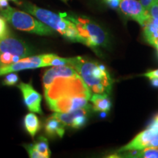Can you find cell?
I'll return each mask as SVG.
<instances>
[{
    "instance_id": "obj_20",
    "label": "cell",
    "mask_w": 158,
    "mask_h": 158,
    "mask_svg": "<svg viewBox=\"0 0 158 158\" xmlns=\"http://www.w3.org/2000/svg\"><path fill=\"white\" fill-rule=\"evenodd\" d=\"M24 147L27 149V151L28 152L29 157L31 158H43V155L40 153H39L36 149H35L33 147L32 144L31 145H25Z\"/></svg>"
},
{
    "instance_id": "obj_16",
    "label": "cell",
    "mask_w": 158,
    "mask_h": 158,
    "mask_svg": "<svg viewBox=\"0 0 158 158\" xmlns=\"http://www.w3.org/2000/svg\"><path fill=\"white\" fill-rule=\"evenodd\" d=\"M23 122L27 131L31 138H35L41 127L38 117L35 114L29 113L25 116Z\"/></svg>"
},
{
    "instance_id": "obj_21",
    "label": "cell",
    "mask_w": 158,
    "mask_h": 158,
    "mask_svg": "<svg viewBox=\"0 0 158 158\" xmlns=\"http://www.w3.org/2000/svg\"><path fill=\"white\" fill-rule=\"evenodd\" d=\"M149 13L150 17L152 19L157 20L158 21V1L156 2L150 7L149 9Z\"/></svg>"
},
{
    "instance_id": "obj_5",
    "label": "cell",
    "mask_w": 158,
    "mask_h": 158,
    "mask_svg": "<svg viewBox=\"0 0 158 158\" xmlns=\"http://www.w3.org/2000/svg\"><path fill=\"white\" fill-rule=\"evenodd\" d=\"M0 13L6 21L19 30L39 35L54 34V29L26 12L19 10L8 6L7 8L0 10Z\"/></svg>"
},
{
    "instance_id": "obj_3",
    "label": "cell",
    "mask_w": 158,
    "mask_h": 158,
    "mask_svg": "<svg viewBox=\"0 0 158 158\" xmlns=\"http://www.w3.org/2000/svg\"><path fill=\"white\" fill-rule=\"evenodd\" d=\"M21 5L27 13H30L41 22L56 31L65 38L73 42H81L74 23L63 16L61 13L56 14L54 12L41 8L28 2H22Z\"/></svg>"
},
{
    "instance_id": "obj_2",
    "label": "cell",
    "mask_w": 158,
    "mask_h": 158,
    "mask_svg": "<svg viewBox=\"0 0 158 158\" xmlns=\"http://www.w3.org/2000/svg\"><path fill=\"white\" fill-rule=\"evenodd\" d=\"M68 64L77 71L91 93L109 94L110 92L113 80L103 65L81 56L69 58Z\"/></svg>"
},
{
    "instance_id": "obj_31",
    "label": "cell",
    "mask_w": 158,
    "mask_h": 158,
    "mask_svg": "<svg viewBox=\"0 0 158 158\" xmlns=\"http://www.w3.org/2000/svg\"><path fill=\"white\" fill-rule=\"evenodd\" d=\"M156 48H157V52H158V46L156 47Z\"/></svg>"
},
{
    "instance_id": "obj_18",
    "label": "cell",
    "mask_w": 158,
    "mask_h": 158,
    "mask_svg": "<svg viewBox=\"0 0 158 158\" xmlns=\"http://www.w3.org/2000/svg\"><path fill=\"white\" fill-rule=\"evenodd\" d=\"M18 81H19V76L15 73V72H13L10 73V74L5 76L3 81V84L6 86H13L16 84Z\"/></svg>"
},
{
    "instance_id": "obj_30",
    "label": "cell",
    "mask_w": 158,
    "mask_h": 158,
    "mask_svg": "<svg viewBox=\"0 0 158 158\" xmlns=\"http://www.w3.org/2000/svg\"><path fill=\"white\" fill-rule=\"evenodd\" d=\"M12 1L15 2H18V0H12Z\"/></svg>"
},
{
    "instance_id": "obj_27",
    "label": "cell",
    "mask_w": 158,
    "mask_h": 158,
    "mask_svg": "<svg viewBox=\"0 0 158 158\" xmlns=\"http://www.w3.org/2000/svg\"><path fill=\"white\" fill-rule=\"evenodd\" d=\"M152 81V86H155V87H158V78H152L150 79Z\"/></svg>"
},
{
    "instance_id": "obj_10",
    "label": "cell",
    "mask_w": 158,
    "mask_h": 158,
    "mask_svg": "<svg viewBox=\"0 0 158 158\" xmlns=\"http://www.w3.org/2000/svg\"><path fill=\"white\" fill-rule=\"evenodd\" d=\"M2 53H9L23 59L30 55L31 51L22 40L8 35L0 39V54Z\"/></svg>"
},
{
    "instance_id": "obj_11",
    "label": "cell",
    "mask_w": 158,
    "mask_h": 158,
    "mask_svg": "<svg viewBox=\"0 0 158 158\" xmlns=\"http://www.w3.org/2000/svg\"><path fill=\"white\" fill-rule=\"evenodd\" d=\"M18 87L21 90L23 94V100L28 109L31 112L42 114L43 111L41 109V100L42 96L33 88L31 84L21 83Z\"/></svg>"
},
{
    "instance_id": "obj_19",
    "label": "cell",
    "mask_w": 158,
    "mask_h": 158,
    "mask_svg": "<svg viewBox=\"0 0 158 158\" xmlns=\"http://www.w3.org/2000/svg\"><path fill=\"white\" fill-rule=\"evenodd\" d=\"M9 35V29L6 23V20L2 15L0 16V39L8 36Z\"/></svg>"
},
{
    "instance_id": "obj_26",
    "label": "cell",
    "mask_w": 158,
    "mask_h": 158,
    "mask_svg": "<svg viewBox=\"0 0 158 158\" xmlns=\"http://www.w3.org/2000/svg\"><path fill=\"white\" fill-rule=\"evenodd\" d=\"M8 6V0H0V10L7 8Z\"/></svg>"
},
{
    "instance_id": "obj_12",
    "label": "cell",
    "mask_w": 158,
    "mask_h": 158,
    "mask_svg": "<svg viewBox=\"0 0 158 158\" xmlns=\"http://www.w3.org/2000/svg\"><path fill=\"white\" fill-rule=\"evenodd\" d=\"M44 128L45 133L51 138H62L64 134V125L54 115L45 120Z\"/></svg>"
},
{
    "instance_id": "obj_25",
    "label": "cell",
    "mask_w": 158,
    "mask_h": 158,
    "mask_svg": "<svg viewBox=\"0 0 158 158\" xmlns=\"http://www.w3.org/2000/svg\"><path fill=\"white\" fill-rule=\"evenodd\" d=\"M149 127H155L158 129V114H157V115L155 116V118L152 119V121L151 124L149 125Z\"/></svg>"
},
{
    "instance_id": "obj_24",
    "label": "cell",
    "mask_w": 158,
    "mask_h": 158,
    "mask_svg": "<svg viewBox=\"0 0 158 158\" xmlns=\"http://www.w3.org/2000/svg\"><path fill=\"white\" fill-rule=\"evenodd\" d=\"M106 2L113 8H116L118 6H119V3L121 0H106Z\"/></svg>"
},
{
    "instance_id": "obj_23",
    "label": "cell",
    "mask_w": 158,
    "mask_h": 158,
    "mask_svg": "<svg viewBox=\"0 0 158 158\" xmlns=\"http://www.w3.org/2000/svg\"><path fill=\"white\" fill-rule=\"evenodd\" d=\"M144 76L148 77V78H149V79L155 78H158V69H157V70L148 72V73H147L144 74Z\"/></svg>"
},
{
    "instance_id": "obj_4",
    "label": "cell",
    "mask_w": 158,
    "mask_h": 158,
    "mask_svg": "<svg viewBox=\"0 0 158 158\" xmlns=\"http://www.w3.org/2000/svg\"><path fill=\"white\" fill-rule=\"evenodd\" d=\"M61 14L72 21L76 26L81 41V43L92 48L98 46H105L107 44V35L103 29L94 21L83 16L70 15L65 13H61Z\"/></svg>"
},
{
    "instance_id": "obj_14",
    "label": "cell",
    "mask_w": 158,
    "mask_h": 158,
    "mask_svg": "<svg viewBox=\"0 0 158 158\" xmlns=\"http://www.w3.org/2000/svg\"><path fill=\"white\" fill-rule=\"evenodd\" d=\"M122 154L116 155L117 157H133V158H158V148L147 147L141 150L122 152Z\"/></svg>"
},
{
    "instance_id": "obj_29",
    "label": "cell",
    "mask_w": 158,
    "mask_h": 158,
    "mask_svg": "<svg viewBox=\"0 0 158 158\" xmlns=\"http://www.w3.org/2000/svg\"><path fill=\"white\" fill-rule=\"evenodd\" d=\"M158 46V39H157V43H156V46L155 47H157Z\"/></svg>"
},
{
    "instance_id": "obj_13",
    "label": "cell",
    "mask_w": 158,
    "mask_h": 158,
    "mask_svg": "<svg viewBox=\"0 0 158 158\" xmlns=\"http://www.w3.org/2000/svg\"><path fill=\"white\" fill-rule=\"evenodd\" d=\"M143 35L149 44L156 46L158 39V21L150 17L143 24Z\"/></svg>"
},
{
    "instance_id": "obj_8",
    "label": "cell",
    "mask_w": 158,
    "mask_h": 158,
    "mask_svg": "<svg viewBox=\"0 0 158 158\" xmlns=\"http://www.w3.org/2000/svg\"><path fill=\"white\" fill-rule=\"evenodd\" d=\"M91 96L79 94L69 98L60 99L50 105L49 108L55 112L59 113H70L79 108L89 106L88 103Z\"/></svg>"
},
{
    "instance_id": "obj_9",
    "label": "cell",
    "mask_w": 158,
    "mask_h": 158,
    "mask_svg": "<svg viewBox=\"0 0 158 158\" xmlns=\"http://www.w3.org/2000/svg\"><path fill=\"white\" fill-rule=\"evenodd\" d=\"M119 8L124 15L135 20L141 26H143L150 18L149 11L138 0H121Z\"/></svg>"
},
{
    "instance_id": "obj_7",
    "label": "cell",
    "mask_w": 158,
    "mask_h": 158,
    "mask_svg": "<svg viewBox=\"0 0 158 158\" xmlns=\"http://www.w3.org/2000/svg\"><path fill=\"white\" fill-rule=\"evenodd\" d=\"M147 147L158 148V129L148 126L147 129L138 134L127 145L118 149V152L141 150Z\"/></svg>"
},
{
    "instance_id": "obj_15",
    "label": "cell",
    "mask_w": 158,
    "mask_h": 158,
    "mask_svg": "<svg viewBox=\"0 0 158 158\" xmlns=\"http://www.w3.org/2000/svg\"><path fill=\"white\" fill-rule=\"evenodd\" d=\"M91 102L93 105V109L95 111L106 112L108 111L111 107L108 94H94L90 98Z\"/></svg>"
},
{
    "instance_id": "obj_28",
    "label": "cell",
    "mask_w": 158,
    "mask_h": 158,
    "mask_svg": "<svg viewBox=\"0 0 158 158\" xmlns=\"http://www.w3.org/2000/svg\"><path fill=\"white\" fill-rule=\"evenodd\" d=\"M61 1L64 2H65V3H66V2H68V0H61Z\"/></svg>"
},
{
    "instance_id": "obj_1",
    "label": "cell",
    "mask_w": 158,
    "mask_h": 158,
    "mask_svg": "<svg viewBox=\"0 0 158 158\" xmlns=\"http://www.w3.org/2000/svg\"><path fill=\"white\" fill-rule=\"evenodd\" d=\"M43 86L45 100L50 105L60 99L91 92L77 71L70 65L54 66L45 71Z\"/></svg>"
},
{
    "instance_id": "obj_17",
    "label": "cell",
    "mask_w": 158,
    "mask_h": 158,
    "mask_svg": "<svg viewBox=\"0 0 158 158\" xmlns=\"http://www.w3.org/2000/svg\"><path fill=\"white\" fill-rule=\"evenodd\" d=\"M32 145L35 149L43 155V158L50 157L51 152L50 149H49L48 142L46 138L43 137V136H40L37 140V141L34 144H32Z\"/></svg>"
},
{
    "instance_id": "obj_6",
    "label": "cell",
    "mask_w": 158,
    "mask_h": 158,
    "mask_svg": "<svg viewBox=\"0 0 158 158\" xmlns=\"http://www.w3.org/2000/svg\"><path fill=\"white\" fill-rule=\"evenodd\" d=\"M56 55L53 54H42L39 56L25 57L16 62L0 67V76L20 70L35 69L43 67L52 66V61Z\"/></svg>"
},
{
    "instance_id": "obj_22",
    "label": "cell",
    "mask_w": 158,
    "mask_h": 158,
    "mask_svg": "<svg viewBox=\"0 0 158 158\" xmlns=\"http://www.w3.org/2000/svg\"><path fill=\"white\" fill-rule=\"evenodd\" d=\"M157 1L158 0H141V5H143L144 8L147 10L149 11V9L150 8V7H151L154 3Z\"/></svg>"
}]
</instances>
